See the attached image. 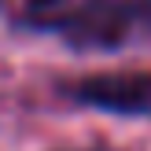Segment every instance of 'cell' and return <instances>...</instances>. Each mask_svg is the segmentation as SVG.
<instances>
[{
	"instance_id": "cell-1",
	"label": "cell",
	"mask_w": 151,
	"mask_h": 151,
	"mask_svg": "<svg viewBox=\"0 0 151 151\" xmlns=\"http://www.w3.org/2000/svg\"><path fill=\"white\" fill-rule=\"evenodd\" d=\"M19 26L59 37L74 52L151 48V0H26Z\"/></svg>"
},
{
	"instance_id": "cell-2",
	"label": "cell",
	"mask_w": 151,
	"mask_h": 151,
	"mask_svg": "<svg viewBox=\"0 0 151 151\" xmlns=\"http://www.w3.org/2000/svg\"><path fill=\"white\" fill-rule=\"evenodd\" d=\"M59 92L70 103L118 118H151V70H103L63 81Z\"/></svg>"
},
{
	"instance_id": "cell-3",
	"label": "cell",
	"mask_w": 151,
	"mask_h": 151,
	"mask_svg": "<svg viewBox=\"0 0 151 151\" xmlns=\"http://www.w3.org/2000/svg\"><path fill=\"white\" fill-rule=\"evenodd\" d=\"M70 151H107V147H70Z\"/></svg>"
}]
</instances>
